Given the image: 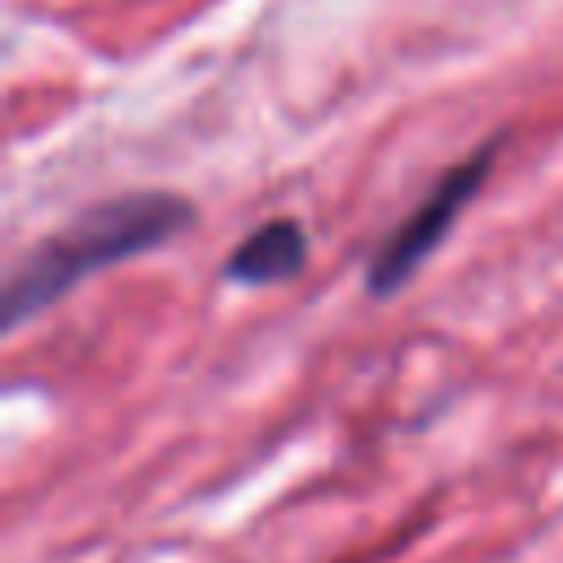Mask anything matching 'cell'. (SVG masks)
Wrapping results in <instances>:
<instances>
[{
    "label": "cell",
    "mask_w": 563,
    "mask_h": 563,
    "mask_svg": "<svg viewBox=\"0 0 563 563\" xmlns=\"http://www.w3.org/2000/svg\"><path fill=\"white\" fill-rule=\"evenodd\" d=\"M194 224V207L180 194L167 189H141L119 194L106 202L84 207L70 224H62L53 238H44L4 286V325H22L35 312H44L53 299L75 290L88 273L114 268L132 255H145L163 246L167 238L185 233Z\"/></svg>",
    "instance_id": "1"
},
{
    "label": "cell",
    "mask_w": 563,
    "mask_h": 563,
    "mask_svg": "<svg viewBox=\"0 0 563 563\" xmlns=\"http://www.w3.org/2000/svg\"><path fill=\"white\" fill-rule=\"evenodd\" d=\"M493 158H497V145H479L475 154H466L462 163H453V167L431 185V194L383 238V246L374 251V260H369V268H365V286H369L374 299L396 295V290L431 260V251H435V246L444 242V233L457 224L462 207L479 194V185H484Z\"/></svg>",
    "instance_id": "2"
},
{
    "label": "cell",
    "mask_w": 563,
    "mask_h": 563,
    "mask_svg": "<svg viewBox=\"0 0 563 563\" xmlns=\"http://www.w3.org/2000/svg\"><path fill=\"white\" fill-rule=\"evenodd\" d=\"M303 264H308V238L295 220L282 216V220H268L255 233H246L233 246L224 273L233 282H246V286H273V282L299 277Z\"/></svg>",
    "instance_id": "3"
}]
</instances>
